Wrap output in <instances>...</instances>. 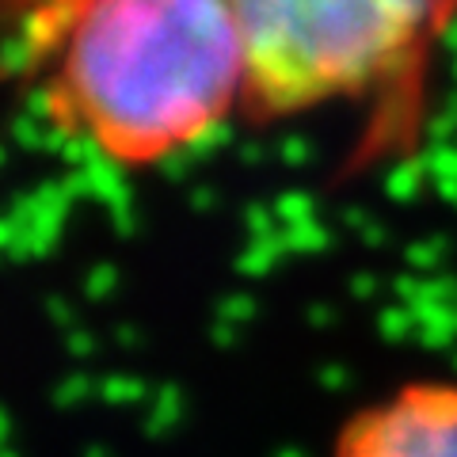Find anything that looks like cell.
<instances>
[{"label": "cell", "instance_id": "cell-3", "mask_svg": "<svg viewBox=\"0 0 457 457\" xmlns=\"http://www.w3.org/2000/svg\"><path fill=\"white\" fill-rule=\"evenodd\" d=\"M328 457H457V374L411 378L336 427Z\"/></svg>", "mask_w": 457, "mask_h": 457}, {"label": "cell", "instance_id": "cell-2", "mask_svg": "<svg viewBox=\"0 0 457 457\" xmlns=\"http://www.w3.org/2000/svg\"><path fill=\"white\" fill-rule=\"evenodd\" d=\"M248 69V107L302 114L359 104L411 80L457 0H228Z\"/></svg>", "mask_w": 457, "mask_h": 457}, {"label": "cell", "instance_id": "cell-1", "mask_svg": "<svg viewBox=\"0 0 457 457\" xmlns=\"http://www.w3.org/2000/svg\"><path fill=\"white\" fill-rule=\"evenodd\" d=\"M27 69L57 130L122 168L191 153L248 104L228 0H38Z\"/></svg>", "mask_w": 457, "mask_h": 457}]
</instances>
